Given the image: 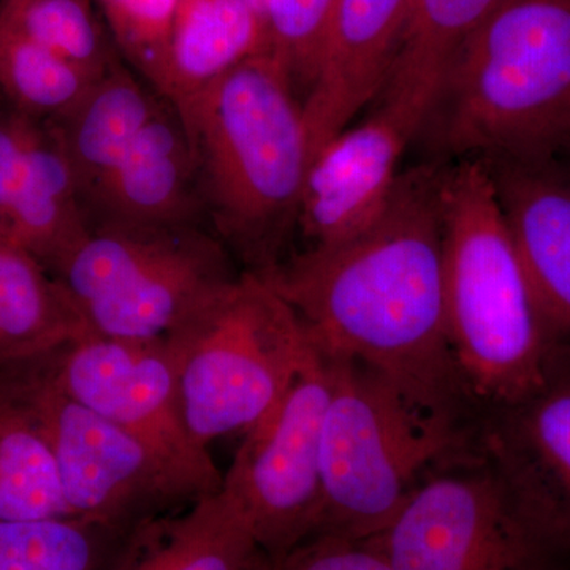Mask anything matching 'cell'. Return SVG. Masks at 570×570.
Here are the masks:
<instances>
[{
	"label": "cell",
	"instance_id": "30bf717a",
	"mask_svg": "<svg viewBox=\"0 0 570 570\" xmlns=\"http://www.w3.org/2000/svg\"><path fill=\"white\" fill-rule=\"evenodd\" d=\"M41 363L63 392L151 450L195 499L223 489L224 475L184 419L167 341L88 335Z\"/></svg>",
	"mask_w": 570,
	"mask_h": 570
},
{
	"label": "cell",
	"instance_id": "8fae6325",
	"mask_svg": "<svg viewBox=\"0 0 570 570\" xmlns=\"http://www.w3.org/2000/svg\"><path fill=\"white\" fill-rule=\"evenodd\" d=\"M330 395L326 360L296 377L281 403L246 431L224 489L234 494L264 557H277L316 534L321 520L322 422Z\"/></svg>",
	"mask_w": 570,
	"mask_h": 570
},
{
	"label": "cell",
	"instance_id": "4fadbf2b",
	"mask_svg": "<svg viewBox=\"0 0 570 570\" xmlns=\"http://www.w3.org/2000/svg\"><path fill=\"white\" fill-rule=\"evenodd\" d=\"M414 138L396 115L379 107L326 142L311 160L299 204L298 227L309 246L352 238L384 213Z\"/></svg>",
	"mask_w": 570,
	"mask_h": 570
},
{
	"label": "cell",
	"instance_id": "f1b7e54d",
	"mask_svg": "<svg viewBox=\"0 0 570 570\" xmlns=\"http://www.w3.org/2000/svg\"><path fill=\"white\" fill-rule=\"evenodd\" d=\"M253 570H395L371 540L314 535L277 557L261 554Z\"/></svg>",
	"mask_w": 570,
	"mask_h": 570
},
{
	"label": "cell",
	"instance_id": "7c38bea8",
	"mask_svg": "<svg viewBox=\"0 0 570 570\" xmlns=\"http://www.w3.org/2000/svg\"><path fill=\"white\" fill-rule=\"evenodd\" d=\"M478 442L570 558V344L551 348L534 387L482 415Z\"/></svg>",
	"mask_w": 570,
	"mask_h": 570
},
{
	"label": "cell",
	"instance_id": "83f0119b",
	"mask_svg": "<svg viewBox=\"0 0 570 570\" xmlns=\"http://www.w3.org/2000/svg\"><path fill=\"white\" fill-rule=\"evenodd\" d=\"M337 0H266V51L279 61L299 100L316 80Z\"/></svg>",
	"mask_w": 570,
	"mask_h": 570
},
{
	"label": "cell",
	"instance_id": "ac0fdd59",
	"mask_svg": "<svg viewBox=\"0 0 570 570\" xmlns=\"http://www.w3.org/2000/svg\"><path fill=\"white\" fill-rule=\"evenodd\" d=\"M261 554L245 510L223 487L135 528L112 570H253Z\"/></svg>",
	"mask_w": 570,
	"mask_h": 570
},
{
	"label": "cell",
	"instance_id": "277c9868",
	"mask_svg": "<svg viewBox=\"0 0 570 570\" xmlns=\"http://www.w3.org/2000/svg\"><path fill=\"white\" fill-rule=\"evenodd\" d=\"M441 197L450 341L480 419L534 387L554 344L485 163L442 168Z\"/></svg>",
	"mask_w": 570,
	"mask_h": 570
},
{
	"label": "cell",
	"instance_id": "d6986e66",
	"mask_svg": "<svg viewBox=\"0 0 570 570\" xmlns=\"http://www.w3.org/2000/svg\"><path fill=\"white\" fill-rule=\"evenodd\" d=\"M499 0H411L382 104L417 137L463 45Z\"/></svg>",
	"mask_w": 570,
	"mask_h": 570
},
{
	"label": "cell",
	"instance_id": "e0dca14e",
	"mask_svg": "<svg viewBox=\"0 0 570 570\" xmlns=\"http://www.w3.org/2000/svg\"><path fill=\"white\" fill-rule=\"evenodd\" d=\"M89 225L200 224L204 216L189 138L164 99L86 208Z\"/></svg>",
	"mask_w": 570,
	"mask_h": 570
},
{
	"label": "cell",
	"instance_id": "d4e9b609",
	"mask_svg": "<svg viewBox=\"0 0 570 570\" xmlns=\"http://www.w3.org/2000/svg\"><path fill=\"white\" fill-rule=\"evenodd\" d=\"M0 28L36 41L96 80L124 62L94 0H0Z\"/></svg>",
	"mask_w": 570,
	"mask_h": 570
},
{
	"label": "cell",
	"instance_id": "603a6c76",
	"mask_svg": "<svg viewBox=\"0 0 570 570\" xmlns=\"http://www.w3.org/2000/svg\"><path fill=\"white\" fill-rule=\"evenodd\" d=\"M75 517L29 412L0 387V520Z\"/></svg>",
	"mask_w": 570,
	"mask_h": 570
},
{
	"label": "cell",
	"instance_id": "8992f818",
	"mask_svg": "<svg viewBox=\"0 0 570 570\" xmlns=\"http://www.w3.org/2000/svg\"><path fill=\"white\" fill-rule=\"evenodd\" d=\"M50 273L91 335L167 340L243 275L200 224L89 225Z\"/></svg>",
	"mask_w": 570,
	"mask_h": 570
},
{
	"label": "cell",
	"instance_id": "4316f807",
	"mask_svg": "<svg viewBox=\"0 0 570 570\" xmlns=\"http://www.w3.org/2000/svg\"><path fill=\"white\" fill-rule=\"evenodd\" d=\"M122 61L164 97L178 0H94Z\"/></svg>",
	"mask_w": 570,
	"mask_h": 570
},
{
	"label": "cell",
	"instance_id": "ba28073f",
	"mask_svg": "<svg viewBox=\"0 0 570 570\" xmlns=\"http://www.w3.org/2000/svg\"><path fill=\"white\" fill-rule=\"evenodd\" d=\"M370 540L395 570H557L570 562L478 439L434 468Z\"/></svg>",
	"mask_w": 570,
	"mask_h": 570
},
{
	"label": "cell",
	"instance_id": "5b68a950",
	"mask_svg": "<svg viewBox=\"0 0 570 570\" xmlns=\"http://www.w3.org/2000/svg\"><path fill=\"white\" fill-rule=\"evenodd\" d=\"M324 358L330 376L321 434L324 501L314 535L370 540L395 520L434 468L478 439V430L430 417L373 367Z\"/></svg>",
	"mask_w": 570,
	"mask_h": 570
},
{
	"label": "cell",
	"instance_id": "7402d4cb",
	"mask_svg": "<svg viewBox=\"0 0 570 570\" xmlns=\"http://www.w3.org/2000/svg\"><path fill=\"white\" fill-rule=\"evenodd\" d=\"M266 51V28L249 0H178L164 97L176 105Z\"/></svg>",
	"mask_w": 570,
	"mask_h": 570
},
{
	"label": "cell",
	"instance_id": "7a4b0ae2",
	"mask_svg": "<svg viewBox=\"0 0 570 570\" xmlns=\"http://www.w3.org/2000/svg\"><path fill=\"white\" fill-rule=\"evenodd\" d=\"M212 230L245 273L284 261L311 164L303 104L269 51L174 105Z\"/></svg>",
	"mask_w": 570,
	"mask_h": 570
},
{
	"label": "cell",
	"instance_id": "44dd1931",
	"mask_svg": "<svg viewBox=\"0 0 570 570\" xmlns=\"http://www.w3.org/2000/svg\"><path fill=\"white\" fill-rule=\"evenodd\" d=\"M88 335L47 266L0 232V371L31 365Z\"/></svg>",
	"mask_w": 570,
	"mask_h": 570
},
{
	"label": "cell",
	"instance_id": "6da1fadb",
	"mask_svg": "<svg viewBox=\"0 0 570 570\" xmlns=\"http://www.w3.org/2000/svg\"><path fill=\"white\" fill-rule=\"evenodd\" d=\"M441 179L442 168H412L365 230L309 246L261 277L318 354L373 367L419 411L475 430L449 333Z\"/></svg>",
	"mask_w": 570,
	"mask_h": 570
},
{
	"label": "cell",
	"instance_id": "4dcf8cb0",
	"mask_svg": "<svg viewBox=\"0 0 570 570\" xmlns=\"http://www.w3.org/2000/svg\"><path fill=\"white\" fill-rule=\"evenodd\" d=\"M557 570H570V562H568V564L561 566V568H558Z\"/></svg>",
	"mask_w": 570,
	"mask_h": 570
},
{
	"label": "cell",
	"instance_id": "cb8c5ba5",
	"mask_svg": "<svg viewBox=\"0 0 570 570\" xmlns=\"http://www.w3.org/2000/svg\"><path fill=\"white\" fill-rule=\"evenodd\" d=\"M130 532L81 517L0 520V570H112Z\"/></svg>",
	"mask_w": 570,
	"mask_h": 570
},
{
	"label": "cell",
	"instance_id": "5bb4252c",
	"mask_svg": "<svg viewBox=\"0 0 570 570\" xmlns=\"http://www.w3.org/2000/svg\"><path fill=\"white\" fill-rule=\"evenodd\" d=\"M483 163L547 332L570 344V174L557 159Z\"/></svg>",
	"mask_w": 570,
	"mask_h": 570
},
{
	"label": "cell",
	"instance_id": "ffe728a7",
	"mask_svg": "<svg viewBox=\"0 0 570 570\" xmlns=\"http://www.w3.org/2000/svg\"><path fill=\"white\" fill-rule=\"evenodd\" d=\"M164 99L121 62L94 82L73 110L48 122L61 141L85 212Z\"/></svg>",
	"mask_w": 570,
	"mask_h": 570
},
{
	"label": "cell",
	"instance_id": "9a60e30c",
	"mask_svg": "<svg viewBox=\"0 0 570 570\" xmlns=\"http://www.w3.org/2000/svg\"><path fill=\"white\" fill-rule=\"evenodd\" d=\"M411 0H337L318 61L303 100L311 160L377 99Z\"/></svg>",
	"mask_w": 570,
	"mask_h": 570
},
{
	"label": "cell",
	"instance_id": "484cf974",
	"mask_svg": "<svg viewBox=\"0 0 570 570\" xmlns=\"http://www.w3.org/2000/svg\"><path fill=\"white\" fill-rule=\"evenodd\" d=\"M99 81L36 41L0 28V91L11 110L56 122Z\"/></svg>",
	"mask_w": 570,
	"mask_h": 570
},
{
	"label": "cell",
	"instance_id": "f546056e",
	"mask_svg": "<svg viewBox=\"0 0 570 570\" xmlns=\"http://www.w3.org/2000/svg\"><path fill=\"white\" fill-rule=\"evenodd\" d=\"M250 6L254 7V10L261 14L262 20L265 22V9H266V0H249ZM266 28V26H265Z\"/></svg>",
	"mask_w": 570,
	"mask_h": 570
},
{
	"label": "cell",
	"instance_id": "3957f363",
	"mask_svg": "<svg viewBox=\"0 0 570 570\" xmlns=\"http://www.w3.org/2000/svg\"><path fill=\"white\" fill-rule=\"evenodd\" d=\"M463 159L543 160L570 145V0H499L422 130Z\"/></svg>",
	"mask_w": 570,
	"mask_h": 570
},
{
	"label": "cell",
	"instance_id": "2e32d148",
	"mask_svg": "<svg viewBox=\"0 0 570 570\" xmlns=\"http://www.w3.org/2000/svg\"><path fill=\"white\" fill-rule=\"evenodd\" d=\"M80 219L77 183L50 124L14 110L0 115V232L43 254Z\"/></svg>",
	"mask_w": 570,
	"mask_h": 570
},
{
	"label": "cell",
	"instance_id": "9c48e42d",
	"mask_svg": "<svg viewBox=\"0 0 570 570\" xmlns=\"http://www.w3.org/2000/svg\"><path fill=\"white\" fill-rule=\"evenodd\" d=\"M0 387L39 428L75 517L134 531L197 501L137 438L63 392L41 360L0 371Z\"/></svg>",
	"mask_w": 570,
	"mask_h": 570
},
{
	"label": "cell",
	"instance_id": "52a82bcc",
	"mask_svg": "<svg viewBox=\"0 0 570 570\" xmlns=\"http://www.w3.org/2000/svg\"><path fill=\"white\" fill-rule=\"evenodd\" d=\"M165 341L184 419L206 449L262 422L318 355L294 309L245 272Z\"/></svg>",
	"mask_w": 570,
	"mask_h": 570
}]
</instances>
